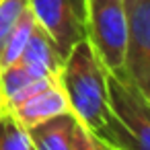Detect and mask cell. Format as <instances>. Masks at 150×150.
Segmentation results:
<instances>
[{"label":"cell","mask_w":150,"mask_h":150,"mask_svg":"<svg viewBox=\"0 0 150 150\" xmlns=\"http://www.w3.org/2000/svg\"><path fill=\"white\" fill-rule=\"evenodd\" d=\"M72 150H113L109 144H105L97 134H93L86 125L80 121L74 127V138H72Z\"/></svg>","instance_id":"7c38bea8"},{"label":"cell","mask_w":150,"mask_h":150,"mask_svg":"<svg viewBox=\"0 0 150 150\" xmlns=\"http://www.w3.org/2000/svg\"><path fill=\"white\" fill-rule=\"evenodd\" d=\"M17 62L23 64L25 68H29L39 78H58L64 58L60 56V52L54 45V41L50 39V35L37 25Z\"/></svg>","instance_id":"52a82bcc"},{"label":"cell","mask_w":150,"mask_h":150,"mask_svg":"<svg viewBox=\"0 0 150 150\" xmlns=\"http://www.w3.org/2000/svg\"><path fill=\"white\" fill-rule=\"evenodd\" d=\"M127 39L123 74L150 101V0H123Z\"/></svg>","instance_id":"5b68a950"},{"label":"cell","mask_w":150,"mask_h":150,"mask_svg":"<svg viewBox=\"0 0 150 150\" xmlns=\"http://www.w3.org/2000/svg\"><path fill=\"white\" fill-rule=\"evenodd\" d=\"M109 111L97 134L113 150H150V101L119 72H107Z\"/></svg>","instance_id":"7a4b0ae2"},{"label":"cell","mask_w":150,"mask_h":150,"mask_svg":"<svg viewBox=\"0 0 150 150\" xmlns=\"http://www.w3.org/2000/svg\"><path fill=\"white\" fill-rule=\"evenodd\" d=\"M127 21L123 0H86V41L107 72H119L125 58Z\"/></svg>","instance_id":"3957f363"},{"label":"cell","mask_w":150,"mask_h":150,"mask_svg":"<svg viewBox=\"0 0 150 150\" xmlns=\"http://www.w3.org/2000/svg\"><path fill=\"white\" fill-rule=\"evenodd\" d=\"M29 11V0H0V62L4 47L17 29L21 17Z\"/></svg>","instance_id":"8fae6325"},{"label":"cell","mask_w":150,"mask_h":150,"mask_svg":"<svg viewBox=\"0 0 150 150\" xmlns=\"http://www.w3.org/2000/svg\"><path fill=\"white\" fill-rule=\"evenodd\" d=\"M29 6L62 58L86 39V0H29Z\"/></svg>","instance_id":"277c9868"},{"label":"cell","mask_w":150,"mask_h":150,"mask_svg":"<svg viewBox=\"0 0 150 150\" xmlns=\"http://www.w3.org/2000/svg\"><path fill=\"white\" fill-rule=\"evenodd\" d=\"M35 27H37V21H35V17H33V13H31V6H29V11L21 17L17 29L13 31L11 39H8L6 47H4L2 62H0V70H2L4 66H8V64H13V62L19 60V56L23 54L25 45L29 43V37H31V33L35 31Z\"/></svg>","instance_id":"9c48e42d"},{"label":"cell","mask_w":150,"mask_h":150,"mask_svg":"<svg viewBox=\"0 0 150 150\" xmlns=\"http://www.w3.org/2000/svg\"><path fill=\"white\" fill-rule=\"evenodd\" d=\"M6 109H4V101H2V97H0V115H2Z\"/></svg>","instance_id":"4fadbf2b"},{"label":"cell","mask_w":150,"mask_h":150,"mask_svg":"<svg viewBox=\"0 0 150 150\" xmlns=\"http://www.w3.org/2000/svg\"><path fill=\"white\" fill-rule=\"evenodd\" d=\"M6 111H11L23 127H31V125H37L50 117H56L60 113L70 111V107H68L64 91L60 88V84L56 80Z\"/></svg>","instance_id":"8992f818"},{"label":"cell","mask_w":150,"mask_h":150,"mask_svg":"<svg viewBox=\"0 0 150 150\" xmlns=\"http://www.w3.org/2000/svg\"><path fill=\"white\" fill-rule=\"evenodd\" d=\"M58 84L74 117L91 132L99 129L109 111L107 70L86 39L78 41L64 58Z\"/></svg>","instance_id":"6da1fadb"},{"label":"cell","mask_w":150,"mask_h":150,"mask_svg":"<svg viewBox=\"0 0 150 150\" xmlns=\"http://www.w3.org/2000/svg\"><path fill=\"white\" fill-rule=\"evenodd\" d=\"M0 150H33L27 127H23L11 111L0 115Z\"/></svg>","instance_id":"30bf717a"},{"label":"cell","mask_w":150,"mask_h":150,"mask_svg":"<svg viewBox=\"0 0 150 150\" xmlns=\"http://www.w3.org/2000/svg\"><path fill=\"white\" fill-rule=\"evenodd\" d=\"M78 119L72 111L50 117L37 125L27 127L33 150H72L74 127Z\"/></svg>","instance_id":"ba28073f"}]
</instances>
